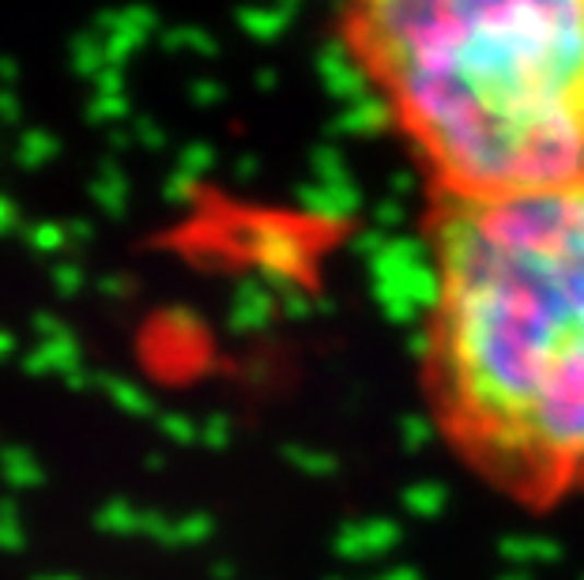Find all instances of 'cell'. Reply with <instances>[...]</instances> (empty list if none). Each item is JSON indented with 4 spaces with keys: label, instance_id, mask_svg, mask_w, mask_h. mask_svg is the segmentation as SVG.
<instances>
[{
    "label": "cell",
    "instance_id": "cell-1",
    "mask_svg": "<svg viewBox=\"0 0 584 580\" xmlns=\"http://www.w3.org/2000/svg\"><path fill=\"white\" fill-rule=\"evenodd\" d=\"M419 381L442 445L528 513L584 498V182L427 208Z\"/></svg>",
    "mask_w": 584,
    "mask_h": 580
},
{
    "label": "cell",
    "instance_id": "cell-2",
    "mask_svg": "<svg viewBox=\"0 0 584 580\" xmlns=\"http://www.w3.org/2000/svg\"><path fill=\"white\" fill-rule=\"evenodd\" d=\"M336 38L430 196L584 182V0H366Z\"/></svg>",
    "mask_w": 584,
    "mask_h": 580
}]
</instances>
